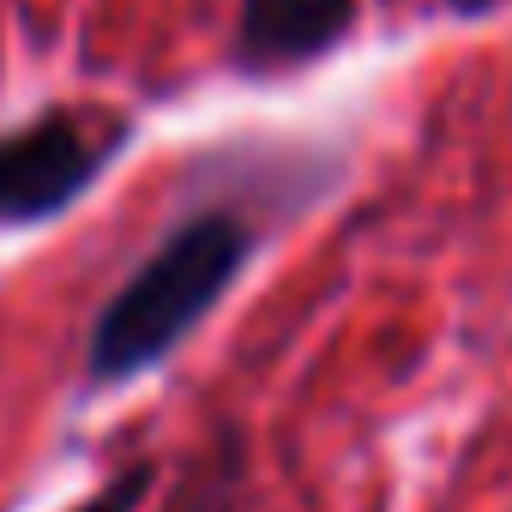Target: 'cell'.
Masks as SVG:
<instances>
[{
    "label": "cell",
    "mask_w": 512,
    "mask_h": 512,
    "mask_svg": "<svg viewBox=\"0 0 512 512\" xmlns=\"http://www.w3.org/2000/svg\"><path fill=\"white\" fill-rule=\"evenodd\" d=\"M452 7H458V13H476V7H482V0H452Z\"/></svg>",
    "instance_id": "obj_5"
},
{
    "label": "cell",
    "mask_w": 512,
    "mask_h": 512,
    "mask_svg": "<svg viewBox=\"0 0 512 512\" xmlns=\"http://www.w3.org/2000/svg\"><path fill=\"white\" fill-rule=\"evenodd\" d=\"M260 223L235 205H199L115 284L85 338V386H127L181 350L260 253Z\"/></svg>",
    "instance_id": "obj_1"
},
{
    "label": "cell",
    "mask_w": 512,
    "mask_h": 512,
    "mask_svg": "<svg viewBox=\"0 0 512 512\" xmlns=\"http://www.w3.org/2000/svg\"><path fill=\"white\" fill-rule=\"evenodd\" d=\"M133 145V121L115 109H43L37 121L0 133V229L49 223L79 205L109 163Z\"/></svg>",
    "instance_id": "obj_2"
},
{
    "label": "cell",
    "mask_w": 512,
    "mask_h": 512,
    "mask_svg": "<svg viewBox=\"0 0 512 512\" xmlns=\"http://www.w3.org/2000/svg\"><path fill=\"white\" fill-rule=\"evenodd\" d=\"M356 13H362V0H241L229 67L247 79L302 73L350 43Z\"/></svg>",
    "instance_id": "obj_3"
},
{
    "label": "cell",
    "mask_w": 512,
    "mask_h": 512,
    "mask_svg": "<svg viewBox=\"0 0 512 512\" xmlns=\"http://www.w3.org/2000/svg\"><path fill=\"white\" fill-rule=\"evenodd\" d=\"M151 482H157V464H133V470H115L97 494H85L73 512H139L145 506V494H151Z\"/></svg>",
    "instance_id": "obj_4"
}]
</instances>
